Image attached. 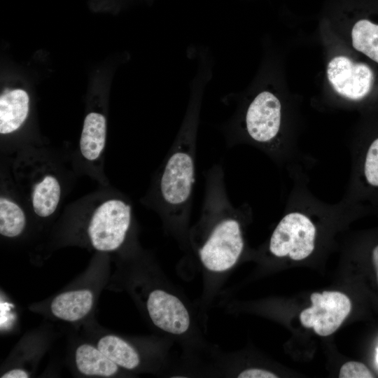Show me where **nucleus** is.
<instances>
[{
    "label": "nucleus",
    "instance_id": "1",
    "mask_svg": "<svg viewBox=\"0 0 378 378\" xmlns=\"http://www.w3.org/2000/svg\"><path fill=\"white\" fill-rule=\"evenodd\" d=\"M213 59L198 53L187 108L177 134L160 167L151 202L171 230L183 232L190 217L195 181L197 131L205 88L211 78Z\"/></svg>",
    "mask_w": 378,
    "mask_h": 378
},
{
    "label": "nucleus",
    "instance_id": "2",
    "mask_svg": "<svg viewBox=\"0 0 378 378\" xmlns=\"http://www.w3.org/2000/svg\"><path fill=\"white\" fill-rule=\"evenodd\" d=\"M204 176V200L196 228L202 234V239L197 253L208 270L223 272L232 268L244 251L243 219L250 214L251 206L247 203L238 206L232 204L220 163L212 165Z\"/></svg>",
    "mask_w": 378,
    "mask_h": 378
},
{
    "label": "nucleus",
    "instance_id": "3",
    "mask_svg": "<svg viewBox=\"0 0 378 378\" xmlns=\"http://www.w3.org/2000/svg\"><path fill=\"white\" fill-rule=\"evenodd\" d=\"M242 110L222 126L227 146L248 143L274 160H280L285 150L280 139L282 107L279 99L269 90H262Z\"/></svg>",
    "mask_w": 378,
    "mask_h": 378
},
{
    "label": "nucleus",
    "instance_id": "4",
    "mask_svg": "<svg viewBox=\"0 0 378 378\" xmlns=\"http://www.w3.org/2000/svg\"><path fill=\"white\" fill-rule=\"evenodd\" d=\"M132 224L131 204L121 198H111L94 210L88 224L87 234L97 251H115L125 242Z\"/></svg>",
    "mask_w": 378,
    "mask_h": 378
},
{
    "label": "nucleus",
    "instance_id": "5",
    "mask_svg": "<svg viewBox=\"0 0 378 378\" xmlns=\"http://www.w3.org/2000/svg\"><path fill=\"white\" fill-rule=\"evenodd\" d=\"M317 228L307 211L294 209L286 213L274 228L269 251L278 258L301 260L315 249Z\"/></svg>",
    "mask_w": 378,
    "mask_h": 378
},
{
    "label": "nucleus",
    "instance_id": "6",
    "mask_svg": "<svg viewBox=\"0 0 378 378\" xmlns=\"http://www.w3.org/2000/svg\"><path fill=\"white\" fill-rule=\"evenodd\" d=\"M312 306L300 314V321L306 328H313L320 336L335 332L349 314L351 302L339 291L314 292L310 296Z\"/></svg>",
    "mask_w": 378,
    "mask_h": 378
},
{
    "label": "nucleus",
    "instance_id": "7",
    "mask_svg": "<svg viewBox=\"0 0 378 378\" xmlns=\"http://www.w3.org/2000/svg\"><path fill=\"white\" fill-rule=\"evenodd\" d=\"M352 189L354 204L378 206V133L368 136L356 148Z\"/></svg>",
    "mask_w": 378,
    "mask_h": 378
},
{
    "label": "nucleus",
    "instance_id": "8",
    "mask_svg": "<svg viewBox=\"0 0 378 378\" xmlns=\"http://www.w3.org/2000/svg\"><path fill=\"white\" fill-rule=\"evenodd\" d=\"M327 76L339 94L355 101L365 97L373 83V74L368 66L354 62L345 56L335 57L328 63Z\"/></svg>",
    "mask_w": 378,
    "mask_h": 378
},
{
    "label": "nucleus",
    "instance_id": "9",
    "mask_svg": "<svg viewBox=\"0 0 378 378\" xmlns=\"http://www.w3.org/2000/svg\"><path fill=\"white\" fill-rule=\"evenodd\" d=\"M146 306L150 321L159 329L176 335L189 329V312L176 295L160 288L154 289L148 294Z\"/></svg>",
    "mask_w": 378,
    "mask_h": 378
},
{
    "label": "nucleus",
    "instance_id": "10",
    "mask_svg": "<svg viewBox=\"0 0 378 378\" xmlns=\"http://www.w3.org/2000/svg\"><path fill=\"white\" fill-rule=\"evenodd\" d=\"M94 299L92 291L88 288L63 292L52 300L50 312L58 319L75 322L83 319L90 312Z\"/></svg>",
    "mask_w": 378,
    "mask_h": 378
},
{
    "label": "nucleus",
    "instance_id": "11",
    "mask_svg": "<svg viewBox=\"0 0 378 378\" xmlns=\"http://www.w3.org/2000/svg\"><path fill=\"white\" fill-rule=\"evenodd\" d=\"M29 98L21 89L2 94L0 98V133L7 134L16 131L26 120Z\"/></svg>",
    "mask_w": 378,
    "mask_h": 378
},
{
    "label": "nucleus",
    "instance_id": "12",
    "mask_svg": "<svg viewBox=\"0 0 378 378\" xmlns=\"http://www.w3.org/2000/svg\"><path fill=\"white\" fill-rule=\"evenodd\" d=\"M74 359L77 370L88 377H110L117 374L120 369L97 346L88 343L76 348Z\"/></svg>",
    "mask_w": 378,
    "mask_h": 378
},
{
    "label": "nucleus",
    "instance_id": "13",
    "mask_svg": "<svg viewBox=\"0 0 378 378\" xmlns=\"http://www.w3.org/2000/svg\"><path fill=\"white\" fill-rule=\"evenodd\" d=\"M106 120L104 115L92 112L84 120L80 139L82 155L89 161L97 160L106 144Z\"/></svg>",
    "mask_w": 378,
    "mask_h": 378
},
{
    "label": "nucleus",
    "instance_id": "14",
    "mask_svg": "<svg viewBox=\"0 0 378 378\" xmlns=\"http://www.w3.org/2000/svg\"><path fill=\"white\" fill-rule=\"evenodd\" d=\"M96 346L119 368L132 370L141 363V358L136 349L118 335H105L99 339Z\"/></svg>",
    "mask_w": 378,
    "mask_h": 378
},
{
    "label": "nucleus",
    "instance_id": "15",
    "mask_svg": "<svg viewBox=\"0 0 378 378\" xmlns=\"http://www.w3.org/2000/svg\"><path fill=\"white\" fill-rule=\"evenodd\" d=\"M61 187L55 176L44 175L36 182L31 191V204L39 217H48L56 210L60 200Z\"/></svg>",
    "mask_w": 378,
    "mask_h": 378
},
{
    "label": "nucleus",
    "instance_id": "16",
    "mask_svg": "<svg viewBox=\"0 0 378 378\" xmlns=\"http://www.w3.org/2000/svg\"><path fill=\"white\" fill-rule=\"evenodd\" d=\"M26 216L14 201L4 196L0 198V234L14 238L20 236L26 227Z\"/></svg>",
    "mask_w": 378,
    "mask_h": 378
},
{
    "label": "nucleus",
    "instance_id": "17",
    "mask_svg": "<svg viewBox=\"0 0 378 378\" xmlns=\"http://www.w3.org/2000/svg\"><path fill=\"white\" fill-rule=\"evenodd\" d=\"M354 48L378 63V24L360 20L351 31Z\"/></svg>",
    "mask_w": 378,
    "mask_h": 378
},
{
    "label": "nucleus",
    "instance_id": "18",
    "mask_svg": "<svg viewBox=\"0 0 378 378\" xmlns=\"http://www.w3.org/2000/svg\"><path fill=\"white\" fill-rule=\"evenodd\" d=\"M339 377L340 378H372L373 374L363 363L349 361L340 368Z\"/></svg>",
    "mask_w": 378,
    "mask_h": 378
},
{
    "label": "nucleus",
    "instance_id": "19",
    "mask_svg": "<svg viewBox=\"0 0 378 378\" xmlns=\"http://www.w3.org/2000/svg\"><path fill=\"white\" fill-rule=\"evenodd\" d=\"M239 378H276L278 377L274 373L260 368H249L241 372L238 376Z\"/></svg>",
    "mask_w": 378,
    "mask_h": 378
},
{
    "label": "nucleus",
    "instance_id": "20",
    "mask_svg": "<svg viewBox=\"0 0 378 378\" xmlns=\"http://www.w3.org/2000/svg\"><path fill=\"white\" fill-rule=\"evenodd\" d=\"M29 377V373L22 368H13L1 375V378H27Z\"/></svg>",
    "mask_w": 378,
    "mask_h": 378
},
{
    "label": "nucleus",
    "instance_id": "21",
    "mask_svg": "<svg viewBox=\"0 0 378 378\" xmlns=\"http://www.w3.org/2000/svg\"><path fill=\"white\" fill-rule=\"evenodd\" d=\"M372 264L375 269L377 279L378 281V244H375L371 251Z\"/></svg>",
    "mask_w": 378,
    "mask_h": 378
}]
</instances>
